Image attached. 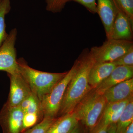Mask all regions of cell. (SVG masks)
Returning a JSON list of instances; mask_svg holds the SVG:
<instances>
[{
    "label": "cell",
    "instance_id": "18",
    "mask_svg": "<svg viewBox=\"0 0 133 133\" xmlns=\"http://www.w3.org/2000/svg\"><path fill=\"white\" fill-rule=\"evenodd\" d=\"M56 119L50 117H44L38 124L23 133H46Z\"/></svg>",
    "mask_w": 133,
    "mask_h": 133
},
{
    "label": "cell",
    "instance_id": "11",
    "mask_svg": "<svg viewBox=\"0 0 133 133\" xmlns=\"http://www.w3.org/2000/svg\"><path fill=\"white\" fill-rule=\"evenodd\" d=\"M133 79L126 80L105 91L103 96L107 103L119 102L133 97Z\"/></svg>",
    "mask_w": 133,
    "mask_h": 133
},
{
    "label": "cell",
    "instance_id": "7",
    "mask_svg": "<svg viewBox=\"0 0 133 133\" xmlns=\"http://www.w3.org/2000/svg\"><path fill=\"white\" fill-rule=\"evenodd\" d=\"M23 116L20 105L12 106L6 102L0 111L2 133H22Z\"/></svg>",
    "mask_w": 133,
    "mask_h": 133
},
{
    "label": "cell",
    "instance_id": "10",
    "mask_svg": "<svg viewBox=\"0 0 133 133\" xmlns=\"http://www.w3.org/2000/svg\"><path fill=\"white\" fill-rule=\"evenodd\" d=\"M133 66H117L108 77L95 88V92L103 95L108 89L119 83L133 78Z\"/></svg>",
    "mask_w": 133,
    "mask_h": 133
},
{
    "label": "cell",
    "instance_id": "25",
    "mask_svg": "<svg viewBox=\"0 0 133 133\" xmlns=\"http://www.w3.org/2000/svg\"><path fill=\"white\" fill-rule=\"evenodd\" d=\"M124 133H133V122L129 126Z\"/></svg>",
    "mask_w": 133,
    "mask_h": 133
},
{
    "label": "cell",
    "instance_id": "26",
    "mask_svg": "<svg viewBox=\"0 0 133 133\" xmlns=\"http://www.w3.org/2000/svg\"><path fill=\"white\" fill-rule=\"evenodd\" d=\"M69 133H80V129H79V124L70 132Z\"/></svg>",
    "mask_w": 133,
    "mask_h": 133
},
{
    "label": "cell",
    "instance_id": "5",
    "mask_svg": "<svg viewBox=\"0 0 133 133\" xmlns=\"http://www.w3.org/2000/svg\"><path fill=\"white\" fill-rule=\"evenodd\" d=\"M132 46V41L109 39L101 46L92 47L90 52L95 63L112 62L125 54Z\"/></svg>",
    "mask_w": 133,
    "mask_h": 133
},
{
    "label": "cell",
    "instance_id": "8",
    "mask_svg": "<svg viewBox=\"0 0 133 133\" xmlns=\"http://www.w3.org/2000/svg\"><path fill=\"white\" fill-rule=\"evenodd\" d=\"M8 74L10 79V85L7 102L12 106H19L32 92L19 72Z\"/></svg>",
    "mask_w": 133,
    "mask_h": 133
},
{
    "label": "cell",
    "instance_id": "13",
    "mask_svg": "<svg viewBox=\"0 0 133 133\" xmlns=\"http://www.w3.org/2000/svg\"><path fill=\"white\" fill-rule=\"evenodd\" d=\"M116 66L112 62L95 63L89 74V84L93 89L107 78Z\"/></svg>",
    "mask_w": 133,
    "mask_h": 133
},
{
    "label": "cell",
    "instance_id": "23",
    "mask_svg": "<svg viewBox=\"0 0 133 133\" xmlns=\"http://www.w3.org/2000/svg\"><path fill=\"white\" fill-rule=\"evenodd\" d=\"M108 126L97 125L90 133H107Z\"/></svg>",
    "mask_w": 133,
    "mask_h": 133
},
{
    "label": "cell",
    "instance_id": "4",
    "mask_svg": "<svg viewBox=\"0 0 133 133\" xmlns=\"http://www.w3.org/2000/svg\"><path fill=\"white\" fill-rule=\"evenodd\" d=\"M79 63L80 59L77 60L65 76L42 98L41 104L44 117L56 118L57 116L66 87L77 70Z\"/></svg>",
    "mask_w": 133,
    "mask_h": 133
},
{
    "label": "cell",
    "instance_id": "14",
    "mask_svg": "<svg viewBox=\"0 0 133 133\" xmlns=\"http://www.w3.org/2000/svg\"><path fill=\"white\" fill-rule=\"evenodd\" d=\"M78 119L73 112L56 119L46 133H69L79 124Z\"/></svg>",
    "mask_w": 133,
    "mask_h": 133
},
{
    "label": "cell",
    "instance_id": "15",
    "mask_svg": "<svg viewBox=\"0 0 133 133\" xmlns=\"http://www.w3.org/2000/svg\"><path fill=\"white\" fill-rule=\"evenodd\" d=\"M133 122V99L125 107L116 123V133H124Z\"/></svg>",
    "mask_w": 133,
    "mask_h": 133
},
{
    "label": "cell",
    "instance_id": "12",
    "mask_svg": "<svg viewBox=\"0 0 133 133\" xmlns=\"http://www.w3.org/2000/svg\"><path fill=\"white\" fill-rule=\"evenodd\" d=\"M133 30L127 17L119 10L113 25L111 39L132 41Z\"/></svg>",
    "mask_w": 133,
    "mask_h": 133
},
{
    "label": "cell",
    "instance_id": "21",
    "mask_svg": "<svg viewBox=\"0 0 133 133\" xmlns=\"http://www.w3.org/2000/svg\"><path fill=\"white\" fill-rule=\"evenodd\" d=\"M46 9L49 12L56 13L61 12L64 8L67 0H45Z\"/></svg>",
    "mask_w": 133,
    "mask_h": 133
},
{
    "label": "cell",
    "instance_id": "3",
    "mask_svg": "<svg viewBox=\"0 0 133 133\" xmlns=\"http://www.w3.org/2000/svg\"><path fill=\"white\" fill-rule=\"evenodd\" d=\"M90 92L72 111L90 133L97 125L107 103L103 95Z\"/></svg>",
    "mask_w": 133,
    "mask_h": 133
},
{
    "label": "cell",
    "instance_id": "1",
    "mask_svg": "<svg viewBox=\"0 0 133 133\" xmlns=\"http://www.w3.org/2000/svg\"><path fill=\"white\" fill-rule=\"evenodd\" d=\"M95 63L90 52L80 59L78 69L70 81L65 92L58 114L71 112L93 89L89 83V74Z\"/></svg>",
    "mask_w": 133,
    "mask_h": 133
},
{
    "label": "cell",
    "instance_id": "16",
    "mask_svg": "<svg viewBox=\"0 0 133 133\" xmlns=\"http://www.w3.org/2000/svg\"><path fill=\"white\" fill-rule=\"evenodd\" d=\"M23 114H35L44 118L41 109V102L36 95L31 93L20 105Z\"/></svg>",
    "mask_w": 133,
    "mask_h": 133
},
{
    "label": "cell",
    "instance_id": "27",
    "mask_svg": "<svg viewBox=\"0 0 133 133\" xmlns=\"http://www.w3.org/2000/svg\"><path fill=\"white\" fill-rule=\"evenodd\" d=\"M3 0H0V2H1Z\"/></svg>",
    "mask_w": 133,
    "mask_h": 133
},
{
    "label": "cell",
    "instance_id": "2",
    "mask_svg": "<svg viewBox=\"0 0 133 133\" xmlns=\"http://www.w3.org/2000/svg\"><path fill=\"white\" fill-rule=\"evenodd\" d=\"M19 72L28 84L31 92L40 102L54 86L67 73H52L36 70L30 67L23 58L17 59Z\"/></svg>",
    "mask_w": 133,
    "mask_h": 133
},
{
    "label": "cell",
    "instance_id": "6",
    "mask_svg": "<svg viewBox=\"0 0 133 133\" xmlns=\"http://www.w3.org/2000/svg\"><path fill=\"white\" fill-rule=\"evenodd\" d=\"M17 33L16 29H12L0 47V71L8 74L19 72L15 48Z\"/></svg>",
    "mask_w": 133,
    "mask_h": 133
},
{
    "label": "cell",
    "instance_id": "19",
    "mask_svg": "<svg viewBox=\"0 0 133 133\" xmlns=\"http://www.w3.org/2000/svg\"><path fill=\"white\" fill-rule=\"evenodd\" d=\"M120 10L128 18L133 28V0H115Z\"/></svg>",
    "mask_w": 133,
    "mask_h": 133
},
{
    "label": "cell",
    "instance_id": "9",
    "mask_svg": "<svg viewBox=\"0 0 133 133\" xmlns=\"http://www.w3.org/2000/svg\"><path fill=\"white\" fill-rule=\"evenodd\" d=\"M97 7L107 40L111 39L113 25L119 9L115 0H97Z\"/></svg>",
    "mask_w": 133,
    "mask_h": 133
},
{
    "label": "cell",
    "instance_id": "20",
    "mask_svg": "<svg viewBox=\"0 0 133 133\" xmlns=\"http://www.w3.org/2000/svg\"><path fill=\"white\" fill-rule=\"evenodd\" d=\"M117 66H133V46L125 54L113 62Z\"/></svg>",
    "mask_w": 133,
    "mask_h": 133
},
{
    "label": "cell",
    "instance_id": "17",
    "mask_svg": "<svg viewBox=\"0 0 133 133\" xmlns=\"http://www.w3.org/2000/svg\"><path fill=\"white\" fill-rule=\"evenodd\" d=\"M10 0H3L0 2V47L7 38L6 32L5 16L10 11Z\"/></svg>",
    "mask_w": 133,
    "mask_h": 133
},
{
    "label": "cell",
    "instance_id": "22",
    "mask_svg": "<svg viewBox=\"0 0 133 133\" xmlns=\"http://www.w3.org/2000/svg\"><path fill=\"white\" fill-rule=\"evenodd\" d=\"M67 2L74 1L83 5L92 14H97V3L96 0H67Z\"/></svg>",
    "mask_w": 133,
    "mask_h": 133
},
{
    "label": "cell",
    "instance_id": "24",
    "mask_svg": "<svg viewBox=\"0 0 133 133\" xmlns=\"http://www.w3.org/2000/svg\"><path fill=\"white\" fill-rule=\"evenodd\" d=\"M116 124H110L108 127L107 133H116Z\"/></svg>",
    "mask_w": 133,
    "mask_h": 133
}]
</instances>
